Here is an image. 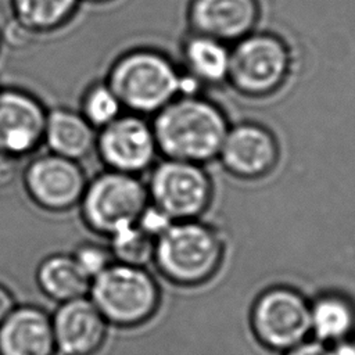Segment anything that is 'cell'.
I'll return each instance as SVG.
<instances>
[{"label": "cell", "instance_id": "8", "mask_svg": "<svg viewBox=\"0 0 355 355\" xmlns=\"http://www.w3.org/2000/svg\"><path fill=\"white\" fill-rule=\"evenodd\" d=\"M250 324L261 345L283 354L311 336L309 302L290 287H270L254 301Z\"/></svg>", "mask_w": 355, "mask_h": 355}, {"label": "cell", "instance_id": "25", "mask_svg": "<svg viewBox=\"0 0 355 355\" xmlns=\"http://www.w3.org/2000/svg\"><path fill=\"white\" fill-rule=\"evenodd\" d=\"M283 355H330L329 345L312 338L300 343L298 345L287 349Z\"/></svg>", "mask_w": 355, "mask_h": 355}, {"label": "cell", "instance_id": "21", "mask_svg": "<svg viewBox=\"0 0 355 355\" xmlns=\"http://www.w3.org/2000/svg\"><path fill=\"white\" fill-rule=\"evenodd\" d=\"M107 240L114 262L141 268L153 263L155 239L141 230L137 223L118 230Z\"/></svg>", "mask_w": 355, "mask_h": 355}, {"label": "cell", "instance_id": "15", "mask_svg": "<svg viewBox=\"0 0 355 355\" xmlns=\"http://www.w3.org/2000/svg\"><path fill=\"white\" fill-rule=\"evenodd\" d=\"M51 316L43 309L22 305L0 324V355H54Z\"/></svg>", "mask_w": 355, "mask_h": 355}, {"label": "cell", "instance_id": "9", "mask_svg": "<svg viewBox=\"0 0 355 355\" xmlns=\"http://www.w3.org/2000/svg\"><path fill=\"white\" fill-rule=\"evenodd\" d=\"M94 154L105 169L135 176L148 172L159 157L150 118L122 112L97 130Z\"/></svg>", "mask_w": 355, "mask_h": 355}, {"label": "cell", "instance_id": "29", "mask_svg": "<svg viewBox=\"0 0 355 355\" xmlns=\"http://www.w3.org/2000/svg\"><path fill=\"white\" fill-rule=\"evenodd\" d=\"M87 3H93V4H103V3H110L112 0H85Z\"/></svg>", "mask_w": 355, "mask_h": 355}, {"label": "cell", "instance_id": "13", "mask_svg": "<svg viewBox=\"0 0 355 355\" xmlns=\"http://www.w3.org/2000/svg\"><path fill=\"white\" fill-rule=\"evenodd\" d=\"M108 322L86 297L60 304L51 316L55 351L61 355H93L104 344Z\"/></svg>", "mask_w": 355, "mask_h": 355}, {"label": "cell", "instance_id": "7", "mask_svg": "<svg viewBox=\"0 0 355 355\" xmlns=\"http://www.w3.org/2000/svg\"><path fill=\"white\" fill-rule=\"evenodd\" d=\"M148 201L173 222L200 219L209 208L214 184L204 165L161 158L148 171Z\"/></svg>", "mask_w": 355, "mask_h": 355}, {"label": "cell", "instance_id": "17", "mask_svg": "<svg viewBox=\"0 0 355 355\" xmlns=\"http://www.w3.org/2000/svg\"><path fill=\"white\" fill-rule=\"evenodd\" d=\"M182 71L200 86L227 82L230 47L218 39L189 32L180 46Z\"/></svg>", "mask_w": 355, "mask_h": 355}, {"label": "cell", "instance_id": "4", "mask_svg": "<svg viewBox=\"0 0 355 355\" xmlns=\"http://www.w3.org/2000/svg\"><path fill=\"white\" fill-rule=\"evenodd\" d=\"M148 202L140 176L104 169L87 180L78 208L86 229L108 239L136 225Z\"/></svg>", "mask_w": 355, "mask_h": 355}, {"label": "cell", "instance_id": "28", "mask_svg": "<svg viewBox=\"0 0 355 355\" xmlns=\"http://www.w3.org/2000/svg\"><path fill=\"white\" fill-rule=\"evenodd\" d=\"M329 354L330 355H355V338L349 337L347 340L329 345Z\"/></svg>", "mask_w": 355, "mask_h": 355}, {"label": "cell", "instance_id": "26", "mask_svg": "<svg viewBox=\"0 0 355 355\" xmlns=\"http://www.w3.org/2000/svg\"><path fill=\"white\" fill-rule=\"evenodd\" d=\"M18 158L0 154V189L10 186L18 173Z\"/></svg>", "mask_w": 355, "mask_h": 355}, {"label": "cell", "instance_id": "11", "mask_svg": "<svg viewBox=\"0 0 355 355\" xmlns=\"http://www.w3.org/2000/svg\"><path fill=\"white\" fill-rule=\"evenodd\" d=\"M279 154L273 132L261 123L247 121L229 126L216 159L232 176L255 180L275 169Z\"/></svg>", "mask_w": 355, "mask_h": 355}, {"label": "cell", "instance_id": "19", "mask_svg": "<svg viewBox=\"0 0 355 355\" xmlns=\"http://www.w3.org/2000/svg\"><path fill=\"white\" fill-rule=\"evenodd\" d=\"M311 334L315 340L333 345L355 333V306L340 294H322L309 302Z\"/></svg>", "mask_w": 355, "mask_h": 355}, {"label": "cell", "instance_id": "16", "mask_svg": "<svg viewBox=\"0 0 355 355\" xmlns=\"http://www.w3.org/2000/svg\"><path fill=\"white\" fill-rule=\"evenodd\" d=\"M97 130L79 110L55 107L47 110L43 144L49 153L82 162L94 153Z\"/></svg>", "mask_w": 355, "mask_h": 355}, {"label": "cell", "instance_id": "20", "mask_svg": "<svg viewBox=\"0 0 355 355\" xmlns=\"http://www.w3.org/2000/svg\"><path fill=\"white\" fill-rule=\"evenodd\" d=\"M80 0H11L12 21L33 36L50 35L71 22Z\"/></svg>", "mask_w": 355, "mask_h": 355}, {"label": "cell", "instance_id": "12", "mask_svg": "<svg viewBox=\"0 0 355 355\" xmlns=\"http://www.w3.org/2000/svg\"><path fill=\"white\" fill-rule=\"evenodd\" d=\"M47 110L32 93L0 87V154L25 158L43 144Z\"/></svg>", "mask_w": 355, "mask_h": 355}, {"label": "cell", "instance_id": "27", "mask_svg": "<svg viewBox=\"0 0 355 355\" xmlns=\"http://www.w3.org/2000/svg\"><path fill=\"white\" fill-rule=\"evenodd\" d=\"M15 308L14 298L7 287L0 284V324Z\"/></svg>", "mask_w": 355, "mask_h": 355}, {"label": "cell", "instance_id": "30", "mask_svg": "<svg viewBox=\"0 0 355 355\" xmlns=\"http://www.w3.org/2000/svg\"><path fill=\"white\" fill-rule=\"evenodd\" d=\"M1 40H3V39H1V33H0V47H1Z\"/></svg>", "mask_w": 355, "mask_h": 355}, {"label": "cell", "instance_id": "6", "mask_svg": "<svg viewBox=\"0 0 355 355\" xmlns=\"http://www.w3.org/2000/svg\"><path fill=\"white\" fill-rule=\"evenodd\" d=\"M293 67L291 51L280 36L251 32L230 47L227 83L240 94L266 97L284 86Z\"/></svg>", "mask_w": 355, "mask_h": 355}, {"label": "cell", "instance_id": "23", "mask_svg": "<svg viewBox=\"0 0 355 355\" xmlns=\"http://www.w3.org/2000/svg\"><path fill=\"white\" fill-rule=\"evenodd\" d=\"M71 255L76 265L80 268V270L90 280H93L111 263H114V258L108 244H101L96 241L80 243L75 247Z\"/></svg>", "mask_w": 355, "mask_h": 355}, {"label": "cell", "instance_id": "2", "mask_svg": "<svg viewBox=\"0 0 355 355\" xmlns=\"http://www.w3.org/2000/svg\"><path fill=\"white\" fill-rule=\"evenodd\" d=\"M104 80L126 112L151 118L182 94L183 71L165 53L136 47L112 61Z\"/></svg>", "mask_w": 355, "mask_h": 355}, {"label": "cell", "instance_id": "18", "mask_svg": "<svg viewBox=\"0 0 355 355\" xmlns=\"http://www.w3.org/2000/svg\"><path fill=\"white\" fill-rule=\"evenodd\" d=\"M90 282L71 254H51L42 259L36 269V283L40 291L60 304L86 297Z\"/></svg>", "mask_w": 355, "mask_h": 355}, {"label": "cell", "instance_id": "14", "mask_svg": "<svg viewBox=\"0 0 355 355\" xmlns=\"http://www.w3.org/2000/svg\"><path fill=\"white\" fill-rule=\"evenodd\" d=\"M258 18L257 0H191L187 10L190 32L227 44L254 32Z\"/></svg>", "mask_w": 355, "mask_h": 355}, {"label": "cell", "instance_id": "3", "mask_svg": "<svg viewBox=\"0 0 355 355\" xmlns=\"http://www.w3.org/2000/svg\"><path fill=\"white\" fill-rule=\"evenodd\" d=\"M225 239L218 227L201 219L176 220L155 239L153 263L171 283L200 286L219 270Z\"/></svg>", "mask_w": 355, "mask_h": 355}, {"label": "cell", "instance_id": "5", "mask_svg": "<svg viewBox=\"0 0 355 355\" xmlns=\"http://www.w3.org/2000/svg\"><path fill=\"white\" fill-rule=\"evenodd\" d=\"M89 298L108 323L136 326L150 319L159 304V287L141 266L111 263L90 282Z\"/></svg>", "mask_w": 355, "mask_h": 355}, {"label": "cell", "instance_id": "24", "mask_svg": "<svg viewBox=\"0 0 355 355\" xmlns=\"http://www.w3.org/2000/svg\"><path fill=\"white\" fill-rule=\"evenodd\" d=\"M172 223L173 220L151 202H148L137 220V226L154 239L161 236Z\"/></svg>", "mask_w": 355, "mask_h": 355}, {"label": "cell", "instance_id": "10", "mask_svg": "<svg viewBox=\"0 0 355 355\" xmlns=\"http://www.w3.org/2000/svg\"><path fill=\"white\" fill-rule=\"evenodd\" d=\"M21 178L28 198L49 214L78 208L89 180L80 162L49 151L33 157L22 169Z\"/></svg>", "mask_w": 355, "mask_h": 355}, {"label": "cell", "instance_id": "22", "mask_svg": "<svg viewBox=\"0 0 355 355\" xmlns=\"http://www.w3.org/2000/svg\"><path fill=\"white\" fill-rule=\"evenodd\" d=\"M79 112L96 129L107 126L125 112L119 98L105 80L93 82L80 97Z\"/></svg>", "mask_w": 355, "mask_h": 355}, {"label": "cell", "instance_id": "1", "mask_svg": "<svg viewBox=\"0 0 355 355\" xmlns=\"http://www.w3.org/2000/svg\"><path fill=\"white\" fill-rule=\"evenodd\" d=\"M161 158L205 165L218 158L229 129L226 114L198 94H182L151 118Z\"/></svg>", "mask_w": 355, "mask_h": 355}]
</instances>
